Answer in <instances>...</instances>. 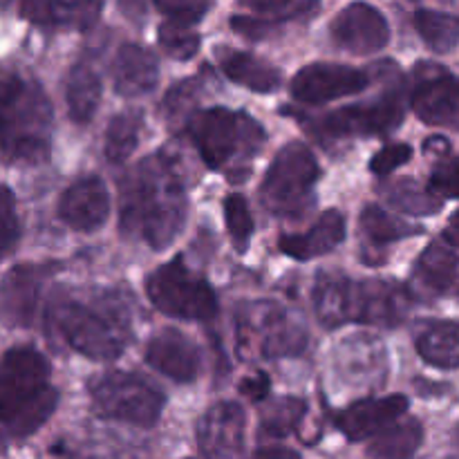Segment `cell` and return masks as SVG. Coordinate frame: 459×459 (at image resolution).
I'll return each instance as SVG.
<instances>
[{
	"label": "cell",
	"instance_id": "60d3db41",
	"mask_svg": "<svg viewBox=\"0 0 459 459\" xmlns=\"http://www.w3.org/2000/svg\"><path fill=\"white\" fill-rule=\"evenodd\" d=\"M242 393L251 399V402H260L264 399V394L269 393V379L264 375H255L251 379H247L242 384Z\"/></svg>",
	"mask_w": 459,
	"mask_h": 459
},
{
	"label": "cell",
	"instance_id": "4fadbf2b",
	"mask_svg": "<svg viewBox=\"0 0 459 459\" xmlns=\"http://www.w3.org/2000/svg\"><path fill=\"white\" fill-rule=\"evenodd\" d=\"M242 321H245L247 332H249V334L242 336L258 343L260 357L276 359L299 354L305 348V341H307L303 327L291 323L287 312H282L278 305L267 303L251 307L242 316Z\"/></svg>",
	"mask_w": 459,
	"mask_h": 459
},
{
	"label": "cell",
	"instance_id": "d4e9b609",
	"mask_svg": "<svg viewBox=\"0 0 459 459\" xmlns=\"http://www.w3.org/2000/svg\"><path fill=\"white\" fill-rule=\"evenodd\" d=\"M417 352L429 366L439 370L459 368V323L435 321L420 332Z\"/></svg>",
	"mask_w": 459,
	"mask_h": 459
},
{
	"label": "cell",
	"instance_id": "f35d334b",
	"mask_svg": "<svg viewBox=\"0 0 459 459\" xmlns=\"http://www.w3.org/2000/svg\"><path fill=\"white\" fill-rule=\"evenodd\" d=\"M155 4L160 7V12H164L169 18L195 25V22L202 21L204 13L209 12L211 0H155Z\"/></svg>",
	"mask_w": 459,
	"mask_h": 459
},
{
	"label": "cell",
	"instance_id": "2e32d148",
	"mask_svg": "<svg viewBox=\"0 0 459 459\" xmlns=\"http://www.w3.org/2000/svg\"><path fill=\"white\" fill-rule=\"evenodd\" d=\"M52 273L49 264H21L0 282V323L12 327L31 325L40 287Z\"/></svg>",
	"mask_w": 459,
	"mask_h": 459
},
{
	"label": "cell",
	"instance_id": "d590c367",
	"mask_svg": "<svg viewBox=\"0 0 459 459\" xmlns=\"http://www.w3.org/2000/svg\"><path fill=\"white\" fill-rule=\"evenodd\" d=\"M21 236L16 215V197L12 188L0 184V255L7 254Z\"/></svg>",
	"mask_w": 459,
	"mask_h": 459
},
{
	"label": "cell",
	"instance_id": "ee69618b",
	"mask_svg": "<svg viewBox=\"0 0 459 459\" xmlns=\"http://www.w3.org/2000/svg\"><path fill=\"white\" fill-rule=\"evenodd\" d=\"M255 455L258 457H273V455H278V457H299V453L296 451H290V448H285V446H276V448H260V451H255Z\"/></svg>",
	"mask_w": 459,
	"mask_h": 459
},
{
	"label": "cell",
	"instance_id": "b9f144b4",
	"mask_svg": "<svg viewBox=\"0 0 459 459\" xmlns=\"http://www.w3.org/2000/svg\"><path fill=\"white\" fill-rule=\"evenodd\" d=\"M291 0H240L247 9H254L258 13H278L285 12Z\"/></svg>",
	"mask_w": 459,
	"mask_h": 459
},
{
	"label": "cell",
	"instance_id": "f6af8a7d",
	"mask_svg": "<svg viewBox=\"0 0 459 459\" xmlns=\"http://www.w3.org/2000/svg\"><path fill=\"white\" fill-rule=\"evenodd\" d=\"M119 3L130 18H139L143 13V0H119Z\"/></svg>",
	"mask_w": 459,
	"mask_h": 459
},
{
	"label": "cell",
	"instance_id": "7402d4cb",
	"mask_svg": "<svg viewBox=\"0 0 459 459\" xmlns=\"http://www.w3.org/2000/svg\"><path fill=\"white\" fill-rule=\"evenodd\" d=\"M345 240V215L330 209L305 233H290L281 238V251L296 260H312L330 254Z\"/></svg>",
	"mask_w": 459,
	"mask_h": 459
},
{
	"label": "cell",
	"instance_id": "ffe728a7",
	"mask_svg": "<svg viewBox=\"0 0 459 459\" xmlns=\"http://www.w3.org/2000/svg\"><path fill=\"white\" fill-rule=\"evenodd\" d=\"M101 0H22L21 16L31 25L85 31L97 25Z\"/></svg>",
	"mask_w": 459,
	"mask_h": 459
},
{
	"label": "cell",
	"instance_id": "484cf974",
	"mask_svg": "<svg viewBox=\"0 0 459 459\" xmlns=\"http://www.w3.org/2000/svg\"><path fill=\"white\" fill-rule=\"evenodd\" d=\"M67 112L76 124H90L101 101V76L92 63L81 61L67 76Z\"/></svg>",
	"mask_w": 459,
	"mask_h": 459
},
{
	"label": "cell",
	"instance_id": "ab89813d",
	"mask_svg": "<svg viewBox=\"0 0 459 459\" xmlns=\"http://www.w3.org/2000/svg\"><path fill=\"white\" fill-rule=\"evenodd\" d=\"M231 27L238 31L240 36L251 40L264 39V36L272 31L273 22L269 21H258V18H249V16H236L231 18Z\"/></svg>",
	"mask_w": 459,
	"mask_h": 459
},
{
	"label": "cell",
	"instance_id": "836d02e7",
	"mask_svg": "<svg viewBox=\"0 0 459 459\" xmlns=\"http://www.w3.org/2000/svg\"><path fill=\"white\" fill-rule=\"evenodd\" d=\"M224 220H227V231L231 236L233 245L240 254H245L254 236V218H251L249 204L240 193H231L224 200Z\"/></svg>",
	"mask_w": 459,
	"mask_h": 459
},
{
	"label": "cell",
	"instance_id": "6da1fadb",
	"mask_svg": "<svg viewBox=\"0 0 459 459\" xmlns=\"http://www.w3.org/2000/svg\"><path fill=\"white\" fill-rule=\"evenodd\" d=\"M186 220V182L179 160L160 151L121 182V231L152 249H166Z\"/></svg>",
	"mask_w": 459,
	"mask_h": 459
},
{
	"label": "cell",
	"instance_id": "bcb514c9",
	"mask_svg": "<svg viewBox=\"0 0 459 459\" xmlns=\"http://www.w3.org/2000/svg\"><path fill=\"white\" fill-rule=\"evenodd\" d=\"M9 3H12V0H0V12H3V9H7Z\"/></svg>",
	"mask_w": 459,
	"mask_h": 459
},
{
	"label": "cell",
	"instance_id": "277c9868",
	"mask_svg": "<svg viewBox=\"0 0 459 459\" xmlns=\"http://www.w3.org/2000/svg\"><path fill=\"white\" fill-rule=\"evenodd\" d=\"M54 110L40 83L22 72L0 74V151L13 161H40L52 146Z\"/></svg>",
	"mask_w": 459,
	"mask_h": 459
},
{
	"label": "cell",
	"instance_id": "9a60e30c",
	"mask_svg": "<svg viewBox=\"0 0 459 459\" xmlns=\"http://www.w3.org/2000/svg\"><path fill=\"white\" fill-rule=\"evenodd\" d=\"M247 417L242 406L220 402L197 421V446L206 457H236L245 451Z\"/></svg>",
	"mask_w": 459,
	"mask_h": 459
},
{
	"label": "cell",
	"instance_id": "603a6c76",
	"mask_svg": "<svg viewBox=\"0 0 459 459\" xmlns=\"http://www.w3.org/2000/svg\"><path fill=\"white\" fill-rule=\"evenodd\" d=\"M415 281L435 296H459V255L435 242L417 260Z\"/></svg>",
	"mask_w": 459,
	"mask_h": 459
},
{
	"label": "cell",
	"instance_id": "8d00e7d4",
	"mask_svg": "<svg viewBox=\"0 0 459 459\" xmlns=\"http://www.w3.org/2000/svg\"><path fill=\"white\" fill-rule=\"evenodd\" d=\"M429 186L433 188L439 197L459 200V155L448 157L442 164L435 166Z\"/></svg>",
	"mask_w": 459,
	"mask_h": 459
},
{
	"label": "cell",
	"instance_id": "d6986e66",
	"mask_svg": "<svg viewBox=\"0 0 459 459\" xmlns=\"http://www.w3.org/2000/svg\"><path fill=\"white\" fill-rule=\"evenodd\" d=\"M146 361L178 384H191L200 375V350L179 330H164L152 336L146 348Z\"/></svg>",
	"mask_w": 459,
	"mask_h": 459
},
{
	"label": "cell",
	"instance_id": "5b68a950",
	"mask_svg": "<svg viewBox=\"0 0 459 459\" xmlns=\"http://www.w3.org/2000/svg\"><path fill=\"white\" fill-rule=\"evenodd\" d=\"M406 291L384 281H350L345 276L321 278L314 291V307L325 327L345 323L399 325L406 309Z\"/></svg>",
	"mask_w": 459,
	"mask_h": 459
},
{
	"label": "cell",
	"instance_id": "1f68e13d",
	"mask_svg": "<svg viewBox=\"0 0 459 459\" xmlns=\"http://www.w3.org/2000/svg\"><path fill=\"white\" fill-rule=\"evenodd\" d=\"M305 411H307V406H305V402H300V399H276V402H272L264 408L263 420H260V437H287V435L300 424V420L305 417Z\"/></svg>",
	"mask_w": 459,
	"mask_h": 459
},
{
	"label": "cell",
	"instance_id": "30bf717a",
	"mask_svg": "<svg viewBox=\"0 0 459 459\" xmlns=\"http://www.w3.org/2000/svg\"><path fill=\"white\" fill-rule=\"evenodd\" d=\"M403 112H406L403 90L399 85H390L375 101L341 108L325 115L318 121V133L334 139L385 134L402 124Z\"/></svg>",
	"mask_w": 459,
	"mask_h": 459
},
{
	"label": "cell",
	"instance_id": "7a4b0ae2",
	"mask_svg": "<svg viewBox=\"0 0 459 459\" xmlns=\"http://www.w3.org/2000/svg\"><path fill=\"white\" fill-rule=\"evenodd\" d=\"M48 359L31 345L12 348L0 361V426L12 437H30L56 411Z\"/></svg>",
	"mask_w": 459,
	"mask_h": 459
},
{
	"label": "cell",
	"instance_id": "f546056e",
	"mask_svg": "<svg viewBox=\"0 0 459 459\" xmlns=\"http://www.w3.org/2000/svg\"><path fill=\"white\" fill-rule=\"evenodd\" d=\"M415 27L424 43L435 52H453L459 45V18L451 13L420 9L415 13Z\"/></svg>",
	"mask_w": 459,
	"mask_h": 459
},
{
	"label": "cell",
	"instance_id": "ba28073f",
	"mask_svg": "<svg viewBox=\"0 0 459 459\" xmlns=\"http://www.w3.org/2000/svg\"><path fill=\"white\" fill-rule=\"evenodd\" d=\"M318 178L321 169L314 152L305 143L291 142L273 157L260 184V200L272 213L294 215L307 206Z\"/></svg>",
	"mask_w": 459,
	"mask_h": 459
},
{
	"label": "cell",
	"instance_id": "74e56055",
	"mask_svg": "<svg viewBox=\"0 0 459 459\" xmlns=\"http://www.w3.org/2000/svg\"><path fill=\"white\" fill-rule=\"evenodd\" d=\"M412 157V148L408 143H388V146L381 148L370 161V170L375 175H390L397 169H402L403 164H408Z\"/></svg>",
	"mask_w": 459,
	"mask_h": 459
},
{
	"label": "cell",
	"instance_id": "83f0119b",
	"mask_svg": "<svg viewBox=\"0 0 459 459\" xmlns=\"http://www.w3.org/2000/svg\"><path fill=\"white\" fill-rule=\"evenodd\" d=\"M421 233V229L411 227L403 220L394 218L393 213H388L381 206H368L361 213V238L363 245L368 249H384V247L393 245V242L403 240V238H411Z\"/></svg>",
	"mask_w": 459,
	"mask_h": 459
},
{
	"label": "cell",
	"instance_id": "44dd1931",
	"mask_svg": "<svg viewBox=\"0 0 459 459\" xmlns=\"http://www.w3.org/2000/svg\"><path fill=\"white\" fill-rule=\"evenodd\" d=\"M160 81V63L148 48L139 43L121 45L112 65V83L121 97H142L155 90Z\"/></svg>",
	"mask_w": 459,
	"mask_h": 459
},
{
	"label": "cell",
	"instance_id": "f1b7e54d",
	"mask_svg": "<svg viewBox=\"0 0 459 459\" xmlns=\"http://www.w3.org/2000/svg\"><path fill=\"white\" fill-rule=\"evenodd\" d=\"M142 128H143L142 112L139 110L119 112V115L110 121V126H108L106 130L103 152H106L108 161H112V164H124V161L133 155L134 148H137Z\"/></svg>",
	"mask_w": 459,
	"mask_h": 459
},
{
	"label": "cell",
	"instance_id": "8992f818",
	"mask_svg": "<svg viewBox=\"0 0 459 459\" xmlns=\"http://www.w3.org/2000/svg\"><path fill=\"white\" fill-rule=\"evenodd\" d=\"M197 152L213 170H224L229 179L233 173H247V164L267 142L263 126L247 112L229 108H209L188 119Z\"/></svg>",
	"mask_w": 459,
	"mask_h": 459
},
{
	"label": "cell",
	"instance_id": "7c38bea8",
	"mask_svg": "<svg viewBox=\"0 0 459 459\" xmlns=\"http://www.w3.org/2000/svg\"><path fill=\"white\" fill-rule=\"evenodd\" d=\"M368 83H370L368 74L357 67L336 65V63H312L294 76L291 94L296 101L318 106V103L363 92Z\"/></svg>",
	"mask_w": 459,
	"mask_h": 459
},
{
	"label": "cell",
	"instance_id": "8fae6325",
	"mask_svg": "<svg viewBox=\"0 0 459 459\" xmlns=\"http://www.w3.org/2000/svg\"><path fill=\"white\" fill-rule=\"evenodd\" d=\"M411 101L424 124L459 130V76L435 63H421Z\"/></svg>",
	"mask_w": 459,
	"mask_h": 459
},
{
	"label": "cell",
	"instance_id": "4dcf8cb0",
	"mask_svg": "<svg viewBox=\"0 0 459 459\" xmlns=\"http://www.w3.org/2000/svg\"><path fill=\"white\" fill-rule=\"evenodd\" d=\"M384 195L390 204L412 215H433L442 209V200L433 188L420 186L415 179H397L385 184Z\"/></svg>",
	"mask_w": 459,
	"mask_h": 459
},
{
	"label": "cell",
	"instance_id": "3957f363",
	"mask_svg": "<svg viewBox=\"0 0 459 459\" xmlns=\"http://www.w3.org/2000/svg\"><path fill=\"white\" fill-rule=\"evenodd\" d=\"M49 323L74 352L92 361H115L133 341V327L117 296L58 299L49 307Z\"/></svg>",
	"mask_w": 459,
	"mask_h": 459
},
{
	"label": "cell",
	"instance_id": "5bb4252c",
	"mask_svg": "<svg viewBox=\"0 0 459 459\" xmlns=\"http://www.w3.org/2000/svg\"><path fill=\"white\" fill-rule=\"evenodd\" d=\"M330 34L341 49L352 54H375L388 45L390 27L377 7L352 3L332 21Z\"/></svg>",
	"mask_w": 459,
	"mask_h": 459
},
{
	"label": "cell",
	"instance_id": "9c48e42d",
	"mask_svg": "<svg viewBox=\"0 0 459 459\" xmlns=\"http://www.w3.org/2000/svg\"><path fill=\"white\" fill-rule=\"evenodd\" d=\"M146 294L151 303L166 316L186 321H209L218 314V299L209 282L193 273L182 255L148 276Z\"/></svg>",
	"mask_w": 459,
	"mask_h": 459
},
{
	"label": "cell",
	"instance_id": "52a82bcc",
	"mask_svg": "<svg viewBox=\"0 0 459 459\" xmlns=\"http://www.w3.org/2000/svg\"><path fill=\"white\" fill-rule=\"evenodd\" d=\"M90 397L101 417L151 429L160 421L166 397L146 379L130 372H106L90 381Z\"/></svg>",
	"mask_w": 459,
	"mask_h": 459
},
{
	"label": "cell",
	"instance_id": "e575fe53",
	"mask_svg": "<svg viewBox=\"0 0 459 459\" xmlns=\"http://www.w3.org/2000/svg\"><path fill=\"white\" fill-rule=\"evenodd\" d=\"M197 88H200V81L188 79L184 81V83L175 85V88L166 94L164 103H161V112H164V117L170 121V124L186 119L191 108L195 106Z\"/></svg>",
	"mask_w": 459,
	"mask_h": 459
},
{
	"label": "cell",
	"instance_id": "ac0fdd59",
	"mask_svg": "<svg viewBox=\"0 0 459 459\" xmlns=\"http://www.w3.org/2000/svg\"><path fill=\"white\" fill-rule=\"evenodd\" d=\"M110 213V193L99 178H83L72 184L58 202V218L74 231H97Z\"/></svg>",
	"mask_w": 459,
	"mask_h": 459
},
{
	"label": "cell",
	"instance_id": "cb8c5ba5",
	"mask_svg": "<svg viewBox=\"0 0 459 459\" xmlns=\"http://www.w3.org/2000/svg\"><path fill=\"white\" fill-rule=\"evenodd\" d=\"M220 67L231 81H236L242 88H249L251 92L269 94L281 88V72L272 63L254 56L249 52H236V49H220L218 54Z\"/></svg>",
	"mask_w": 459,
	"mask_h": 459
},
{
	"label": "cell",
	"instance_id": "7bdbcfd3",
	"mask_svg": "<svg viewBox=\"0 0 459 459\" xmlns=\"http://www.w3.org/2000/svg\"><path fill=\"white\" fill-rule=\"evenodd\" d=\"M444 238H446L451 245L459 247V211L457 213H453L451 220H448V227H446V231H444Z\"/></svg>",
	"mask_w": 459,
	"mask_h": 459
},
{
	"label": "cell",
	"instance_id": "e0dca14e",
	"mask_svg": "<svg viewBox=\"0 0 459 459\" xmlns=\"http://www.w3.org/2000/svg\"><path fill=\"white\" fill-rule=\"evenodd\" d=\"M406 411L408 399L403 394L361 399L341 412L336 426L350 442H366L393 426L399 417L406 415Z\"/></svg>",
	"mask_w": 459,
	"mask_h": 459
},
{
	"label": "cell",
	"instance_id": "4316f807",
	"mask_svg": "<svg viewBox=\"0 0 459 459\" xmlns=\"http://www.w3.org/2000/svg\"><path fill=\"white\" fill-rule=\"evenodd\" d=\"M421 439H424V429H421L420 420H415V417L402 420L399 417L393 426L377 435L375 442L368 446V455L385 459L411 457L421 446Z\"/></svg>",
	"mask_w": 459,
	"mask_h": 459
},
{
	"label": "cell",
	"instance_id": "d6a6232c",
	"mask_svg": "<svg viewBox=\"0 0 459 459\" xmlns=\"http://www.w3.org/2000/svg\"><path fill=\"white\" fill-rule=\"evenodd\" d=\"M157 40H160L161 49L170 58H178V61H188V58L195 56L202 43L200 34L191 30V22L175 21V18L161 22L160 31H157Z\"/></svg>",
	"mask_w": 459,
	"mask_h": 459
}]
</instances>
